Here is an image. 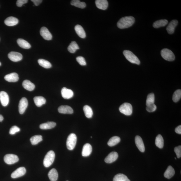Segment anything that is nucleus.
<instances>
[{"label": "nucleus", "mask_w": 181, "mask_h": 181, "mask_svg": "<svg viewBox=\"0 0 181 181\" xmlns=\"http://www.w3.org/2000/svg\"><path fill=\"white\" fill-rule=\"evenodd\" d=\"M83 110L86 117L88 118H90L92 117L93 111L92 109L89 106H85L83 107Z\"/></svg>", "instance_id": "obj_32"}, {"label": "nucleus", "mask_w": 181, "mask_h": 181, "mask_svg": "<svg viewBox=\"0 0 181 181\" xmlns=\"http://www.w3.org/2000/svg\"><path fill=\"white\" fill-rule=\"evenodd\" d=\"M28 101L25 97L22 98L20 100L19 105V110L20 114H23L28 106Z\"/></svg>", "instance_id": "obj_8"}, {"label": "nucleus", "mask_w": 181, "mask_h": 181, "mask_svg": "<svg viewBox=\"0 0 181 181\" xmlns=\"http://www.w3.org/2000/svg\"><path fill=\"white\" fill-rule=\"evenodd\" d=\"M135 142L136 146L138 150L142 152H144L145 151V147L142 138L139 136H136L135 138Z\"/></svg>", "instance_id": "obj_15"}, {"label": "nucleus", "mask_w": 181, "mask_h": 181, "mask_svg": "<svg viewBox=\"0 0 181 181\" xmlns=\"http://www.w3.org/2000/svg\"><path fill=\"white\" fill-rule=\"evenodd\" d=\"M48 176L51 181H56L58 178V173L56 170L53 168L49 172Z\"/></svg>", "instance_id": "obj_27"}, {"label": "nucleus", "mask_w": 181, "mask_h": 181, "mask_svg": "<svg viewBox=\"0 0 181 181\" xmlns=\"http://www.w3.org/2000/svg\"><path fill=\"white\" fill-rule=\"evenodd\" d=\"M8 57L11 61L17 62L23 59V56L21 53L16 52H11L8 53Z\"/></svg>", "instance_id": "obj_10"}, {"label": "nucleus", "mask_w": 181, "mask_h": 181, "mask_svg": "<svg viewBox=\"0 0 181 181\" xmlns=\"http://www.w3.org/2000/svg\"><path fill=\"white\" fill-rule=\"evenodd\" d=\"M79 48V47L76 42L75 41H72L68 46V50L69 52L73 53Z\"/></svg>", "instance_id": "obj_30"}, {"label": "nucleus", "mask_w": 181, "mask_h": 181, "mask_svg": "<svg viewBox=\"0 0 181 181\" xmlns=\"http://www.w3.org/2000/svg\"><path fill=\"white\" fill-rule=\"evenodd\" d=\"M118 156V154L117 152H111L105 158V161L107 164H111L117 159Z\"/></svg>", "instance_id": "obj_13"}, {"label": "nucleus", "mask_w": 181, "mask_h": 181, "mask_svg": "<svg viewBox=\"0 0 181 181\" xmlns=\"http://www.w3.org/2000/svg\"><path fill=\"white\" fill-rule=\"evenodd\" d=\"M4 160L7 164L11 165L18 161L19 159L17 156L14 154H8L4 156Z\"/></svg>", "instance_id": "obj_7"}, {"label": "nucleus", "mask_w": 181, "mask_h": 181, "mask_svg": "<svg viewBox=\"0 0 181 181\" xmlns=\"http://www.w3.org/2000/svg\"><path fill=\"white\" fill-rule=\"evenodd\" d=\"M40 34L44 39L50 40L52 39V35L45 27H42L40 30Z\"/></svg>", "instance_id": "obj_11"}, {"label": "nucleus", "mask_w": 181, "mask_h": 181, "mask_svg": "<svg viewBox=\"0 0 181 181\" xmlns=\"http://www.w3.org/2000/svg\"><path fill=\"white\" fill-rule=\"evenodd\" d=\"M120 141V138L117 136H114L109 139L107 144L109 146L113 147L115 146L119 143Z\"/></svg>", "instance_id": "obj_31"}, {"label": "nucleus", "mask_w": 181, "mask_h": 181, "mask_svg": "<svg viewBox=\"0 0 181 181\" xmlns=\"http://www.w3.org/2000/svg\"><path fill=\"white\" fill-rule=\"evenodd\" d=\"M61 94L62 97L65 99H70L73 97V91L70 89H67L66 87H64L62 89Z\"/></svg>", "instance_id": "obj_14"}, {"label": "nucleus", "mask_w": 181, "mask_h": 181, "mask_svg": "<svg viewBox=\"0 0 181 181\" xmlns=\"http://www.w3.org/2000/svg\"><path fill=\"white\" fill-rule=\"evenodd\" d=\"M71 4L72 6L81 8H84L86 6L85 3L80 2L79 0H73L71 1Z\"/></svg>", "instance_id": "obj_35"}, {"label": "nucleus", "mask_w": 181, "mask_h": 181, "mask_svg": "<svg viewBox=\"0 0 181 181\" xmlns=\"http://www.w3.org/2000/svg\"><path fill=\"white\" fill-rule=\"evenodd\" d=\"M168 23L167 20L165 19L158 20L154 22L153 27L154 28H158L166 25Z\"/></svg>", "instance_id": "obj_29"}, {"label": "nucleus", "mask_w": 181, "mask_h": 181, "mask_svg": "<svg viewBox=\"0 0 181 181\" xmlns=\"http://www.w3.org/2000/svg\"><path fill=\"white\" fill-rule=\"evenodd\" d=\"M92 148L91 145L89 143L84 145L82 149V155L83 157H87L90 155L92 152Z\"/></svg>", "instance_id": "obj_17"}, {"label": "nucleus", "mask_w": 181, "mask_h": 181, "mask_svg": "<svg viewBox=\"0 0 181 181\" xmlns=\"http://www.w3.org/2000/svg\"><path fill=\"white\" fill-rule=\"evenodd\" d=\"M19 20L17 18L10 17H9L5 20L4 23L6 25L9 26H13L17 25L18 23Z\"/></svg>", "instance_id": "obj_20"}, {"label": "nucleus", "mask_w": 181, "mask_h": 181, "mask_svg": "<svg viewBox=\"0 0 181 181\" xmlns=\"http://www.w3.org/2000/svg\"><path fill=\"white\" fill-rule=\"evenodd\" d=\"M175 173V171L173 168L171 166H169L165 172L164 177L167 179H170L173 177Z\"/></svg>", "instance_id": "obj_25"}, {"label": "nucleus", "mask_w": 181, "mask_h": 181, "mask_svg": "<svg viewBox=\"0 0 181 181\" xmlns=\"http://www.w3.org/2000/svg\"><path fill=\"white\" fill-rule=\"evenodd\" d=\"M123 54L126 59L131 63L139 65L140 61L137 56L128 50H125L124 51Z\"/></svg>", "instance_id": "obj_2"}, {"label": "nucleus", "mask_w": 181, "mask_h": 181, "mask_svg": "<svg viewBox=\"0 0 181 181\" xmlns=\"http://www.w3.org/2000/svg\"><path fill=\"white\" fill-rule=\"evenodd\" d=\"M4 78L7 81L10 82H17L19 79L18 75L15 73L8 74L6 75Z\"/></svg>", "instance_id": "obj_16"}, {"label": "nucleus", "mask_w": 181, "mask_h": 181, "mask_svg": "<svg viewBox=\"0 0 181 181\" xmlns=\"http://www.w3.org/2000/svg\"><path fill=\"white\" fill-rule=\"evenodd\" d=\"M181 97V90L180 89L176 90L174 92L173 100L174 102H177L179 101Z\"/></svg>", "instance_id": "obj_39"}, {"label": "nucleus", "mask_w": 181, "mask_h": 181, "mask_svg": "<svg viewBox=\"0 0 181 181\" xmlns=\"http://www.w3.org/2000/svg\"><path fill=\"white\" fill-rule=\"evenodd\" d=\"M95 4L98 8L102 10H106L108 5V1L106 0H96Z\"/></svg>", "instance_id": "obj_18"}, {"label": "nucleus", "mask_w": 181, "mask_h": 181, "mask_svg": "<svg viewBox=\"0 0 181 181\" xmlns=\"http://www.w3.org/2000/svg\"><path fill=\"white\" fill-rule=\"evenodd\" d=\"M17 42L19 46L22 48L29 49L31 48L30 44L27 41L23 39H18L17 40Z\"/></svg>", "instance_id": "obj_26"}, {"label": "nucleus", "mask_w": 181, "mask_h": 181, "mask_svg": "<svg viewBox=\"0 0 181 181\" xmlns=\"http://www.w3.org/2000/svg\"><path fill=\"white\" fill-rule=\"evenodd\" d=\"M35 103L37 107L41 106L42 105L46 103V100L44 97L42 96H36L34 98Z\"/></svg>", "instance_id": "obj_24"}, {"label": "nucleus", "mask_w": 181, "mask_h": 181, "mask_svg": "<svg viewBox=\"0 0 181 181\" xmlns=\"http://www.w3.org/2000/svg\"><path fill=\"white\" fill-rule=\"evenodd\" d=\"M1 62H0V66H1Z\"/></svg>", "instance_id": "obj_48"}, {"label": "nucleus", "mask_w": 181, "mask_h": 181, "mask_svg": "<svg viewBox=\"0 0 181 181\" xmlns=\"http://www.w3.org/2000/svg\"><path fill=\"white\" fill-rule=\"evenodd\" d=\"M20 129L19 127L16 126H13L10 129L9 133L10 135H14L15 133L19 132Z\"/></svg>", "instance_id": "obj_41"}, {"label": "nucleus", "mask_w": 181, "mask_h": 181, "mask_svg": "<svg viewBox=\"0 0 181 181\" xmlns=\"http://www.w3.org/2000/svg\"><path fill=\"white\" fill-rule=\"evenodd\" d=\"M59 113L62 114H73V111L71 107L67 106H60L58 108Z\"/></svg>", "instance_id": "obj_21"}, {"label": "nucleus", "mask_w": 181, "mask_h": 181, "mask_svg": "<svg viewBox=\"0 0 181 181\" xmlns=\"http://www.w3.org/2000/svg\"><path fill=\"white\" fill-rule=\"evenodd\" d=\"M27 0H18L17 1V6L19 7H21L24 4L27 3Z\"/></svg>", "instance_id": "obj_44"}, {"label": "nucleus", "mask_w": 181, "mask_h": 181, "mask_svg": "<svg viewBox=\"0 0 181 181\" xmlns=\"http://www.w3.org/2000/svg\"><path fill=\"white\" fill-rule=\"evenodd\" d=\"M56 126V123L54 122H48L40 125V128L42 129H52Z\"/></svg>", "instance_id": "obj_28"}, {"label": "nucleus", "mask_w": 181, "mask_h": 181, "mask_svg": "<svg viewBox=\"0 0 181 181\" xmlns=\"http://www.w3.org/2000/svg\"><path fill=\"white\" fill-rule=\"evenodd\" d=\"M119 110L121 113L125 115H131L133 113L132 106L130 103H125L120 106Z\"/></svg>", "instance_id": "obj_6"}, {"label": "nucleus", "mask_w": 181, "mask_h": 181, "mask_svg": "<svg viewBox=\"0 0 181 181\" xmlns=\"http://www.w3.org/2000/svg\"><path fill=\"white\" fill-rule=\"evenodd\" d=\"M38 62L40 66L45 68H50L52 66V65L50 62L44 59H39L38 60Z\"/></svg>", "instance_id": "obj_37"}, {"label": "nucleus", "mask_w": 181, "mask_h": 181, "mask_svg": "<svg viewBox=\"0 0 181 181\" xmlns=\"http://www.w3.org/2000/svg\"></svg>", "instance_id": "obj_50"}, {"label": "nucleus", "mask_w": 181, "mask_h": 181, "mask_svg": "<svg viewBox=\"0 0 181 181\" xmlns=\"http://www.w3.org/2000/svg\"><path fill=\"white\" fill-rule=\"evenodd\" d=\"M155 100V95L154 94L152 93L149 94L147 97L146 102V106H149V105L154 104Z\"/></svg>", "instance_id": "obj_38"}, {"label": "nucleus", "mask_w": 181, "mask_h": 181, "mask_svg": "<svg viewBox=\"0 0 181 181\" xmlns=\"http://www.w3.org/2000/svg\"><path fill=\"white\" fill-rule=\"evenodd\" d=\"M161 54L163 59L167 61H173L175 59V56L174 53L168 49H163L161 51Z\"/></svg>", "instance_id": "obj_5"}, {"label": "nucleus", "mask_w": 181, "mask_h": 181, "mask_svg": "<svg viewBox=\"0 0 181 181\" xmlns=\"http://www.w3.org/2000/svg\"><path fill=\"white\" fill-rule=\"evenodd\" d=\"M0 101L3 106H8L9 102V98L8 94L5 92L1 91L0 92Z\"/></svg>", "instance_id": "obj_12"}, {"label": "nucleus", "mask_w": 181, "mask_h": 181, "mask_svg": "<svg viewBox=\"0 0 181 181\" xmlns=\"http://www.w3.org/2000/svg\"><path fill=\"white\" fill-rule=\"evenodd\" d=\"M31 1L34 3L35 6H38L42 3V1L41 0H32Z\"/></svg>", "instance_id": "obj_45"}, {"label": "nucleus", "mask_w": 181, "mask_h": 181, "mask_svg": "<svg viewBox=\"0 0 181 181\" xmlns=\"http://www.w3.org/2000/svg\"><path fill=\"white\" fill-rule=\"evenodd\" d=\"M178 23L177 20H173L170 22L166 28V30L169 34H172L174 33L175 29Z\"/></svg>", "instance_id": "obj_19"}, {"label": "nucleus", "mask_w": 181, "mask_h": 181, "mask_svg": "<svg viewBox=\"0 0 181 181\" xmlns=\"http://www.w3.org/2000/svg\"><path fill=\"white\" fill-rule=\"evenodd\" d=\"M77 142V137L75 133H71L68 136L66 141V146L69 150L74 149Z\"/></svg>", "instance_id": "obj_3"}, {"label": "nucleus", "mask_w": 181, "mask_h": 181, "mask_svg": "<svg viewBox=\"0 0 181 181\" xmlns=\"http://www.w3.org/2000/svg\"><path fill=\"white\" fill-rule=\"evenodd\" d=\"M55 154L53 151H49L45 157L43 161V164L45 167H48L52 165L54 161Z\"/></svg>", "instance_id": "obj_4"}, {"label": "nucleus", "mask_w": 181, "mask_h": 181, "mask_svg": "<svg viewBox=\"0 0 181 181\" xmlns=\"http://www.w3.org/2000/svg\"><path fill=\"white\" fill-rule=\"evenodd\" d=\"M3 120V117L1 115H0V122H1Z\"/></svg>", "instance_id": "obj_47"}, {"label": "nucleus", "mask_w": 181, "mask_h": 181, "mask_svg": "<svg viewBox=\"0 0 181 181\" xmlns=\"http://www.w3.org/2000/svg\"><path fill=\"white\" fill-rule=\"evenodd\" d=\"M175 159H176V158H175Z\"/></svg>", "instance_id": "obj_49"}, {"label": "nucleus", "mask_w": 181, "mask_h": 181, "mask_svg": "<svg viewBox=\"0 0 181 181\" xmlns=\"http://www.w3.org/2000/svg\"><path fill=\"white\" fill-rule=\"evenodd\" d=\"M113 181H131L127 176L123 174H118L115 175Z\"/></svg>", "instance_id": "obj_34"}, {"label": "nucleus", "mask_w": 181, "mask_h": 181, "mask_svg": "<svg viewBox=\"0 0 181 181\" xmlns=\"http://www.w3.org/2000/svg\"><path fill=\"white\" fill-rule=\"evenodd\" d=\"M22 85L26 90L30 91L34 90L35 88L34 84L28 80H24L22 83Z\"/></svg>", "instance_id": "obj_22"}, {"label": "nucleus", "mask_w": 181, "mask_h": 181, "mask_svg": "<svg viewBox=\"0 0 181 181\" xmlns=\"http://www.w3.org/2000/svg\"><path fill=\"white\" fill-rule=\"evenodd\" d=\"M175 131L176 133L181 134V126H178L176 127L175 129Z\"/></svg>", "instance_id": "obj_46"}, {"label": "nucleus", "mask_w": 181, "mask_h": 181, "mask_svg": "<svg viewBox=\"0 0 181 181\" xmlns=\"http://www.w3.org/2000/svg\"><path fill=\"white\" fill-rule=\"evenodd\" d=\"M174 152L176 154V156L178 158H180L181 157V146H179L175 147L174 149Z\"/></svg>", "instance_id": "obj_43"}, {"label": "nucleus", "mask_w": 181, "mask_h": 181, "mask_svg": "<svg viewBox=\"0 0 181 181\" xmlns=\"http://www.w3.org/2000/svg\"><path fill=\"white\" fill-rule=\"evenodd\" d=\"M156 109H157V107L154 104L149 105V106H147L146 107V110L149 113L155 111Z\"/></svg>", "instance_id": "obj_42"}, {"label": "nucleus", "mask_w": 181, "mask_h": 181, "mask_svg": "<svg viewBox=\"0 0 181 181\" xmlns=\"http://www.w3.org/2000/svg\"><path fill=\"white\" fill-rule=\"evenodd\" d=\"M135 22V19L133 17H125L119 20L117 23V26L121 29L127 28L132 26Z\"/></svg>", "instance_id": "obj_1"}, {"label": "nucleus", "mask_w": 181, "mask_h": 181, "mask_svg": "<svg viewBox=\"0 0 181 181\" xmlns=\"http://www.w3.org/2000/svg\"><path fill=\"white\" fill-rule=\"evenodd\" d=\"M26 170L25 168L22 167L19 168L13 171L11 174V177L16 178L23 176L26 173Z\"/></svg>", "instance_id": "obj_9"}, {"label": "nucleus", "mask_w": 181, "mask_h": 181, "mask_svg": "<svg viewBox=\"0 0 181 181\" xmlns=\"http://www.w3.org/2000/svg\"><path fill=\"white\" fill-rule=\"evenodd\" d=\"M76 60L77 61L80 65L82 66L86 65V60L83 57L81 56L78 57H77Z\"/></svg>", "instance_id": "obj_40"}, {"label": "nucleus", "mask_w": 181, "mask_h": 181, "mask_svg": "<svg viewBox=\"0 0 181 181\" xmlns=\"http://www.w3.org/2000/svg\"><path fill=\"white\" fill-rule=\"evenodd\" d=\"M42 136L40 135H35L33 136L30 138V142L33 145L37 144L40 142L42 141Z\"/></svg>", "instance_id": "obj_36"}, {"label": "nucleus", "mask_w": 181, "mask_h": 181, "mask_svg": "<svg viewBox=\"0 0 181 181\" xmlns=\"http://www.w3.org/2000/svg\"><path fill=\"white\" fill-rule=\"evenodd\" d=\"M155 144L156 146L160 149L164 147V140L161 135H158L156 137Z\"/></svg>", "instance_id": "obj_33"}, {"label": "nucleus", "mask_w": 181, "mask_h": 181, "mask_svg": "<svg viewBox=\"0 0 181 181\" xmlns=\"http://www.w3.org/2000/svg\"><path fill=\"white\" fill-rule=\"evenodd\" d=\"M75 29L79 36L82 38H85L86 37V33L82 27L79 24L75 26Z\"/></svg>", "instance_id": "obj_23"}]
</instances>
